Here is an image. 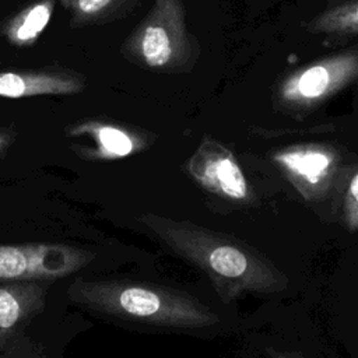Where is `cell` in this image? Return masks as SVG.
Wrapping results in <instances>:
<instances>
[{"instance_id": "3957f363", "label": "cell", "mask_w": 358, "mask_h": 358, "mask_svg": "<svg viewBox=\"0 0 358 358\" xmlns=\"http://www.w3.org/2000/svg\"><path fill=\"white\" fill-rule=\"evenodd\" d=\"M358 77V49L320 59L282 80L278 99L291 106H310L338 92Z\"/></svg>"}, {"instance_id": "8fae6325", "label": "cell", "mask_w": 358, "mask_h": 358, "mask_svg": "<svg viewBox=\"0 0 358 358\" xmlns=\"http://www.w3.org/2000/svg\"><path fill=\"white\" fill-rule=\"evenodd\" d=\"M52 13L50 3H41L31 7L10 29V35L15 42L24 43L35 38L48 24Z\"/></svg>"}, {"instance_id": "8992f818", "label": "cell", "mask_w": 358, "mask_h": 358, "mask_svg": "<svg viewBox=\"0 0 358 358\" xmlns=\"http://www.w3.org/2000/svg\"><path fill=\"white\" fill-rule=\"evenodd\" d=\"M83 87L81 77L66 71L0 73V95L7 98L74 94Z\"/></svg>"}, {"instance_id": "30bf717a", "label": "cell", "mask_w": 358, "mask_h": 358, "mask_svg": "<svg viewBox=\"0 0 358 358\" xmlns=\"http://www.w3.org/2000/svg\"><path fill=\"white\" fill-rule=\"evenodd\" d=\"M95 136L99 144V154L103 158H122L131 154L137 147L133 137L117 127L101 126L96 129Z\"/></svg>"}, {"instance_id": "5bb4252c", "label": "cell", "mask_w": 358, "mask_h": 358, "mask_svg": "<svg viewBox=\"0 0 358 358\" xmlns=\"http://www.w3.org/2000/svg\"><path fill=\"white\" fill-rule=\"evenodd\" d=\"M351 193L355 197V200L358 201V173L354 176V179L351 182Z\"/></svg>"}, {"instance_id": "4fadbf2b", "label": "cell", "mask_w": 358, "mask_h": 358, "mask_svg": "<svg viewBox=\"0 0 358 358\" xmlns=\"http://www.w3.org/2000/svg\"><path fill=\"white\" fill-rule=\"evenodd\" d=\"M115 0H76V8L83 15H95Z\"/></svg>"}, {"instance_id": "5b68a950", "label": "cell", "mask_w": 358, "mask_h": 358, "mask_svg": "<svg viewBox=\"0 0 358 358\" xmlns=\"http://www.w3.org/2000/svg\"><path fill=\"white\" fill-rule=\"evenodd\" d=\"M217 151L210 145L200 148L189 162V172L210 190L221 192L231 199H243L248 187L241 168L229 155Z\"/></svg>"}, {"instance_id": "6da1fadb", "label": "cell", "mask_w": 358, "mask_h": 358, "mask_svg": "<svg viewBox=\"0 0 358 358\" xmlns=\"http://www.w3.org/2000/svg\"><path fill=\"white\" fill-rule=\"evenodd\" d=\"M67 295L71 302L102 315L159 327L193 329L215 320L190 294L154 282L76 278Z\"/></svg>"}, {"instance_id": "277c9868", "label": "cell", "mask_w": 358, "mask_h": 358, "mask_svg": "<svg viewBox=\"0 0 358 358\" xmlns=\"http://www.w3.org/2000/svg\"><path fill=\"white\" fill-rule=\"evenodd\" d=\"M50 282H0V347L22 334L31 320L45 308Z\"/></svg>"}, {"instance_id": "9a60e30c", "label": "cell", "mask_w": 358, "mask_h": 358, "mask_svg": "<svg viewBox=\"0 0 358 358\" xmlns=\"http://www.w3.org/2000/svg\"><path fill=\"white\" fill-rule=\"evenodd\" d=\"M7 143H8V138H7V136H6V134H0V152H1V151L6 148Z\"/></svg>"}, {"instance_id": "7c38bea8", "label": "cell", "mask_w": 358, "mask_h": 358, "mask_svg": "<svg viewBox=\"0 0 358 358\" xmlns=\"http://www.w3.org/2000/svg\"><path fill=\"white\" fill-rule=\"evenodd\" d=\"M0 358H43L41 343L24 334L0 347Z\"/></svg>"}, {"instance_id": "ba28073f", "label": "cell", "mask_w": 358, "mask_h": 358, "mask_svg": "<svg viewBox=\"0 0 358 358\" xmlns=\"http://www.w3.org/2000/svg\"><path fill=\"white\" fill-rule=\"evenodd\" d=\"M308 29L330 35L358 34V0L344 3L322 13L308 24Z\"/></svg>"}, {"instance_id": "7a4b0ae2", "label": "cell", "mask_w": 358, "mask_h": 358, "mask_svg": "<svg viewBox=\"0 0 358 358\" xmlns=\"http://www.w3.org/2000/svg\"><path fill=\"white\" fill-rule=\"evenodd\" d=\"M94 257L90 250L64 243H4L0 245V282H53L80 271Z\"/></svg>"}, {"instance_id": "9c48e42d", "label": "cell", "mask_w": 358, "mask_h": 358, "mask_svg": "<svg viewBox=\"0 0 358 358\" xmlns=\"http://www.w3.org/2000/svg\"><path fill=\"white\" fill-rule=\"evenodd\" d=\"M278 159L289 171L302 175L309 182H317L330 165L327 154L316 150H296L278 155Z\"/></svg>"}, {"instance_id": "52a82bcc", "label": "cell", "mask_w": 358, "mask_h": 358, "mask_svg": "<svg viewBox=\"0 0 358 358\" xmlns=\"http://www.w3.org/2000/svg\"><path fill=\"white\" fill-rule=\"evenodd\" d=\"M173 24L162 21V11H158L151 21H148L138 36V50L150 67H164L173 57L178 39Z\"/></svg>"}]
</instances>
